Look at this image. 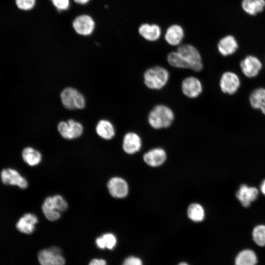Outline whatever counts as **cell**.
<instances>
[{"label": "cell", "mask_w": 265, "mask_h": 265, "mask_svg": "<svg viewBox=\"0 0 265 265\" xmlns=\"http://www.w3.org/2000/svg\"><path fill=\"white\" fill-rule=\"evenodd\" d=\"M239 67L242 74L248 78L257 76L263 68L260 59L253 55L246 56L239 63Z\"/></svg>", "instance_id": "ba28073f"}, {"label": "cell", "mask_w": 265, "mask_h": 265, "mask_svg": "<svg viewBox=\"0 0 265 265\" xmlns=\"http://www.w3.org/2000/svg\"><path fill=\"white\" fill-rule=\"evenodd\" d=\"M76 3L84 4L88 2L90 0H74Z\"/></svg>", "instance_id": "d590c367"}, {"label": "cell", "mask_w": 265, "mask_h": 265, "mask_svg": "<svg viewBox=\"0 0 265 265\" xmlns=\"http://www.w3.org/2000/svg\"><path fill=\"white\" fill-rule=\"evenodd\" d=\"M260 188L262 194L265 196V179L262 182Z\"/></svg>", "instance_id": "e575fe53"}, {"label": "cell", "mask_w": 265, "mask_h": 265, "mask_svg": "<svg viewBox=\"0 0 265 265\" xmlns=\"http://www.w3.org/2000/svg\"><path fill=\"white\" fill-rule=\"evenodd\" d=\"M141 146V138L136 133L129 132L124 135L122 147L126 153L128 154H134L140 150Z\"/></svg>", "instance_id": "9a60e30c"}, {"label": "cell", "mask_w": 265, "mask_h": 265, "mask_svg": "<svg viewBox=\"0 0 265 265\" xmlns=\"http://www.w3.org/2000/svg\"><path fill=\"white\" fill-rule=\"evenodd\" d=\"M122 265H143L140 259L134 256H130L126 258Z\"/></svg>", "instance_id": "d6a6232c"}, {"label": "cell", "mask_w": 265, "mask_h": 265, "mask_svg": "<svg viewBox=\"0 0 265 265\" xmlns=\"http://www.w3.org/2000/svg\"><path fill=\"white\" fill-rule=\"evenodd\" d=\"M187 213L188 218L196 222L203 221L205 215L203 207L198 203L190 204L188 208Z\"/></svg>", "instance_id": "4316f807"}, {"label": "cell", "mask_w": 265, "mask_h": 265, "mask_svg": "<svg viewBox=\"0 0 265 265\" xmlns=\"http://www.w3.org/2000/svg\"><path fill=\"white\" fill-rule=\"evenodd\" d=\"M73 26L79 34L88 35L92 33L95 26L92 18L88 15H83L76 17L73 22Z\"/></svg>", "instance_id": "4fadbf2b"}, {"label": "cell", "mask_w": 265, "mask_h": 265, "mask_svg": "<svg viewBox=\"0 0 265 265\" xmlns=\"http://www.w3.org/2000/svg\"><path fill=\"white\" fill-rule=\"evenodd\" d=\"M258 194L256 187L242 184L237 190L236 197L243 207L247 208L257 199Z\"/></svg>", "instance_id": "30bf717a"}, {"label": "cell", "mask_w": 265, "mask_h": 265, "mask_svg": "<svg viewBox=\"0 0 265 265\" xmlns=\"http://www.w3.org/2000/svg\"><path fill=\"white\" fill-rule=\"evenodd\" d=\"M17 7L23 10H29L32 9L35 3V0H16Z\"/></svg>", "instance_id": "4dcf8cb0"}, {"label": "cell", "mask_w": 265, "mask_h": 265, "mask_svg": "<svg viewBox=\"0 0 265 265\" xmlns=\"http://www.w3.org/2000/svg\"><path fill=\"white\" fill-rule=\"evenodd\" d=\"M177 51L186 62L189 69L196 72L202 70L201 54L195 47L189 44L182 45L178 48Z\"/></svg>", "instance_id": "3957f363"}, {"label": "cell", "mask_w": 265, "mask_h": 265, "mask_svg": "<svg viewBox=\"0 0 265 265\" xmlns=\"http://www.w3.org/2000/svg\"><path fill=\"white\" fill-rule=\"evenodd\" d=\"M38 260L40 265H65V260L61 249L53 246L40 251Z\"/></svg>", "instance_id": "5b68a950"}, {"label": "cell", "mask_w": 265, "mask_h": 265, "mask_svg": "<svg viewBox=\"0 0 265 265\" xmlns=\"http://www.w3.org/2000/svg\"><path fill=\"white\" fill-rule=\"evenodd\" d=\"M238 48L236 38L232 35H226L219 40L217 44L219 53L224 56L235 53Z\"/></svg>", "instance_id": "5bb4252c"}, {"label": "cell", "mask_w": 265, "mask_h": 265, "mask_svg": "<svg viewBox=\"0 0 265 265\" xmlns=\"http://www.w3.org/2000/svg\"><path fill=\"white\" fill-rule=\"evenodd\" d=\"M139 33L145 39L154 41L158 40L161 34V30L159 26L157 25H150L144 24L141 25L138 29Z\"/></svg>", "instance_id": "7402d4cb"}, {"label": "cell", "mask_w": 265, "mask_h": 265, "mask_svg": "<svg viewBox=\"0 0 265 265\" xmlns=\"http://www.w3.org/2000/svg\"><path fill=\"white\" fill-rule=\"evenodd\" d=\"M0 178L5 185L16 186L22 189L26 188L28 186L26 179L14 169H3L0 173Z\"/></svg>", "instance_id": "9c48e42d"}, {"label": "cell", "mask_w": 265, "mask_h": 265, "mask_svg": "<svg viewBox=\"0 0 265 265\" xmlns=\"http://www.w3.org/2000/svg\"><path fill=\"white\" fill-rule=\"evenodd\" d=\"M22 155L24 161L31 166L38 165L42 160L41 153L30 147L25 148L22 151Z\"/></svg>", "instance_id": "484cf974"}, {"label": "cell", "mask_w": 265, "mask_h": 265, "mask_svg": "<svg viewBox=\"0 0 265 265\" xmlns=\"http://www.w3.org/2000/svg\"><path fill=\"white\" fill-rule=\"evenodd\" d=\"M258 256L253 249L249 248L243 249L236 255L234 265H257Z\"/></svg>", "instance_id": "ac0fdd59"}, {"label": "cell", "mask_w": 265, "mask_h": 265, "mask_svg": "<svg viewBox=\"0 0 265 265\" xmlns=\"http://www.w3.org/2000/svg\"><path fill=\"white\" fill-rule=\"evenodd\" d=\"M221 91L227 94L233 95L237 92L240 86V80L238 75L232 71L223 73L219 80Z\"/></svg>", "instance_id": "8992f818"}, {"label": "cell", "mask_w": 265, "mask_h": 265, "mask_svg": "<svg viewBox=\"0 0 265 265\" xmlns=\"http://www.w3.org/2000/svg\"><path fill=\"white\" fill-rule=\"evenodd\" d=\"M166 159L165 151L162 148L152 149L143 156L144 162L148 165L155 167L162 164Z\"/></svg>", "instance_id": "2e32d148"}, {"label": "cell", "mask_w": 265, "mask_h": 265, "mask_svg": "<svg viewBox=\"0 0 265 265\" xmlns=\"http://www.w3.org/2000/svg\"><path fill=\"white\" fill-rule=\"evenodd\" d=\"M42 210L46 218L52 221L58 219L60 217V212L56 209L52 196H48L45 199Z\"/></svg>", "instance_id": "603a6c76"}, {"label": "cell", "mask_w": 265, "mask_h": 265, "mask_svg": "<svg viewBox=\"0 0 265 265\" xmlns=\"http://www.w3.org/2000/svg\"><path fill=\"white\" fill-rule=\"evenodd\" d=\"M252 108L260 110L265 115V87H258L254 89L249 97Z\"/></svg>", "instance_id": "d6986e66"}, {"label": "cell", "mask_w": 265, "mask_h": 265, "mask_svg": "<svg viewBox=\"0 0 265 265\" xmlns=\"http://www.w3.org/2000/svg\"><path fill=\"white\" fill-rule=\"evenodd\" d=\"M38 218L35 214L26 213L22 216L16 223V228L20 232L30 234L34 231Z\"/></svg>", "instance_id": "e0dca14e"}, {"label": "cell", "mask_w": 265, "mask_h": 265, "mask_svg": "<svg viewBox=\"0 0 265 265\" xmlns=\"http://www.w3.org/2000/svg\"><path fill=\"white\" fill-rule=\"evenodd\" d=\"M241 6L243 11L251 16L256 15L265 8V0H242Z\"/></svg>", "instance_id": "44dd1931"}, {"label": "cell", "mask_w": 265, "mask_h": 265, "mask_svg": "<svg viewBox=\"0 0 265 265\" xmlns=\"http://www.w3.org/2000/svg\"><path fill=\"white\" fill-rule=\"evenodd\" d=\"M251 238L254 243L259 247H265V224L256 225L252 229Z\"/></svg>", "instance_id": "83f0119b"}, {"label": "cell", "mask_w": 265, "mask_h": 265, "mask_svg": "<svg viewBox=\"0 0 265 265\" xmlns=\"http://www.w3.org/2000/svg\"><path fill=\"white\" fill-rule=\"evenodd\" d=\"M52 197L54 205L59 212H64L68 209V203L62 196L55 195Z\"/></svg>", "instance_id": "f546056e"}, {"label": "cell", "mask_w": 265, "mask_h": 265, "mask_svg": "<svg viewBox=\"0 0 265 265\" xmlns=\"http://www.w3.org/2000/svg\"><path fill=\"white\" fill-rule=\"evenodd\" d=\"M144 82L149 89L159 90L167 83L169 74L168 71L161 66H154L148 69L144 73Z\"/></svg>", "instance_id": "7a4b0ae2"}, {"label": "cell", "mask_w": 265, "mask_h": 265, "mask_svg": "<svg viewBox=\"0 0 265 265\" xmlns=\"http://www.w3.org/2000/svg\"><path fill=\"white\" fill-rule=\"evenodd\" d=\"M174 119L173 111L169 107L164 105L155 106L150 111L148 116L149 125L155 129L169 127Z\"/></svg>", "instance_id": "6da1fadb"}, {"label": "cell", "mask_w": 265, "mask_h": 265, "mask_svg": "<svg viewBox=\"0 0 265 265\" xmlns=\"http://www.w3.org/2000/svg\"><path fill=\"white\" fill-rule=\"evenodd\" d=\"M57 129L61 136L66 139L77 138L82 134L83 131L81 124L72 119L66 122H60L58 124Z\"/></svg>", "instance_id": "52a82bcc"}, {"label": "cell", "mask_w": 265, "mask_h": 265, "mask_svg": "<svg viewBox=\"0 0 265 265\" xmlns=\"http://www.w3.org/2000/svg\"><path fill=\"white\" fill-rule=\"evenodd\" d=\"M184 36V32L183 28L179 25H173L167 28L164 38L169 45L177 46L181 43Z\"/></svg>", "instance_id": "ffe728a7"}, {"label": "cell", "mask_w": 265, "mask_h": 265, "mask_svg": "<svg viewBox=\"0 0 265 265\" xmlns=\"http://www.w3.org/2000/svg\"><path fill=\"white\" fill-rule=\"evenodd\" d=\"M181 88L183 94L189 98L198 97L203 91L202 84L200 80L192 76L183 80Z\"/></svg>", "instance_id": "7c38bea8"}, {"label": "cell", "mask_w": 265, "mask_h": 265, "mask_svg": "<svg viewBox=\"0 0 265 265\" xmlns=\"http://www.w3.org/2000/svg\"><path fill=\"white\" fill-rule=\"evenodd\" d=\"M96 131L99 136L106 140L112 139L115 133L112 124L106 120L99 121L96 127Z\"/></svg>", "instance_id": "cb8c5ba5"}, {"label": "cell", "mask_w": 265, "mask_h": 265, "mask_svg": "<svg viewBox=\"0 0 265 265\" xmlns=\"http://www.w3.org/2000/svg\"><path fill=\"white\" fill-rule=\"evenodd\" d=\"M88 265H107V264L104 259L95 258L91 260Z\"/></svg>", "instance_id": "836d02e7"}, {"label": "cell", "mask_w": 265, "mask_h": 265, "mask_svg": "<svg viewBox=\"0 0 265 265\" xmlns=\"http://www.w3.org/2000/svg\"><path fill=\"white\" fill-rule=\"evenodd\" d=\"M60 99L63 106L68 109H82L85 106L84 96L72 87L63 89L60 93Z\"/></svg>", "instance_id": "277c9868"}, {"label": "cell", "mask_w": 265, "mask_h": 265, "mask_svg": "<svg viewBox=\"0 0 265 265\" xmlns=\"http://www.w3.org/2000/svg\"><path fill=\"white\" fill-rule=\"evenodd\" d=\"M167 60L168 63L172 67L189 69L186 62L177 51L170 53L167 55Z\"/></svg>", "instance_id": "f1b7e54d"}, {"label": "cell", "mask_w": 265, "mask_h": 265, "mask_svg": "<svg viewBox=\"0 0 265 265\" xmlns=\"http://www.w3.org/2000/svg\"><path fill=\"white\" fill-rule=\"evenodd\" d=\"M97 247L100 249L112 250L116 246L117 238L111 233H106L98 237L95 240Z\"/></svg>", "instance_id": "d4e9b609"}, {"label": "cell", "mask_w": 265, "mask_h": 265, "mask_svg": "<svg viewBox=\"0 0 265 265\" xmlns=\"http://www.w3.org/2000/svg\"><path fill=\"white\" fill-rule=\"evenodd\" d=\"M108 191L111 196L115 198H124L129 192L127 182L123 178L114 177L109 180L107 184Z\"/></svg>", "instance_id": "8fae6325"}, {"label": "cell", "mask_w": 265, "mask_h": 265, "mask_svg": "<svg viewBox=\"0 0 265 265\" xmlns=\"http://www.w3.org/2000/svg\"><path fill=\"white\" fill-rule=\"evenodd\" d=\"M54 6L59 10H64L68 8L69 0H51Z\"/></svg>", "instance_id": "1f68e13d"}, {"label": "cell", "mask_w": 265, "mask_h": 265, "mask_svg": "<svg viewBox=\"0 0 265 265\" xmlns=\"http://www.w3.org/2000/svg\"><path fill=\"white\" fill-rule=\"evenodd\" d=\"M178 265H188L187 263L185 262H182L180 263Z\"/></svg>", "instance_id": "8d00e7d4"}]
</instances>
